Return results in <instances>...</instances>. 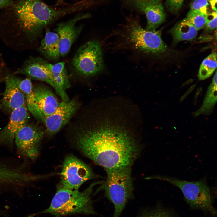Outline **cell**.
Wrapping results in <instances>:
<instances>
[{
    "instance_id": "ffe728a7",
    "label": "cell",
    "mask_w": 217,
    "mask_h": 217,
    "mask_svg": "<svg viewBox=\"0 0 217 217\" xmlns=\"http://www.w3.org/2000/svg\"><path fill=\"white\" fill-rule=\"evenodd\" d=\"M198 30L185 18L178 22L170 30L174 41L175 42L195 39Z\"/></svg>"
},
{
    "instance_id": "7402d4cb",
    "label": "cell",
    "mask_w": 217,
    "mask_h": 217,
    "mask_svg": "<svg viewBox=\"0 0 217 217\" xmlns=\"http://www.w3.org/2000/svg\"><path fill=\"white\" fill-rule=\"evenodd\" d=\"M217 67V54L213 52L206 58L200 66L198 78L200 80L206 79L211 76Z\"/></svg>"
},
{
    "instance_id": "5bb4252c",
    "label": "cell",
    "mask_w": 217,
    "mask_h": 217,
    "mask_svg": "<svg viewBox=\"0 0 217 217\" xmlns=\"http://www.w3.org/2000/svg\"><path fill=\"white\" fill-rule=\"evenodd\" d=\"M161 1V0H133L135 6L146 15V30H155L164 21L165 14Z\"/></svg>"
},
{
    "instance_id": "f1b7e54d",
    "label": "cell",
    "mask_w": 217,
    "mask_h": 217,
    "mask_svg": "<svg viewBox=\"0 0 217 217\" xmlns=\"http://www.w3.org/2000/svg\"><path fill=\"white\" fill-rule=\"evenodd\" d=\"M196 85L194 84L182 96L181 98L180 101V102H181L183 101L187 96L193 90L194 88L196 86Z\"/></svg>"
},
{
    "instance_id": "ba28073f",
    "label": "cell",
    "mask_w": 217,
    "mask_h": 217,
    "mask_svg": "<svg viewBox=\"0 0 217 217\" xmlns=\"http://www.w3.org/2000/svg\"><path fill=\"white\" fill-rule=\"evenodd\" d=\"M95 177L88 165L74 156L69 155L63 163L60 186L68 190H78L86 181Z\"/></svg>"
},
{
    "instance_id": "8fae6325",
    "label": "cell",
    "mask_w": 217,
    "mask_h": 217,
    "mask_svg": "<svg viewBox=\"0 0 217 217\" xmlns=\"http://www.w3.org/2000/svg\"><path fill=\"white\" fill-rule=\"evenodd\" d=\"M29 118L27 106L12 111L7 125L0 131V145L13 148L16 134L21 128L28 123Z\"/></svg>"
},
{
    "instance_id": "7a4b0ae2",
    "label": "cell",
    "mask_w": 217,
    "mask_h": 217,
    "mask_svg": "<svg viewBox=\"0 0 217 217\" xmlns=\"http://www.w3.org/2000/svg\"><path fill=\"white\" fill-rule=\"evenodd\" d=\"M13 1L1 15L18 27L31 41L40 36L46 27L71 12L68 6L55 8L42 0Z\"/></svg>"
},
{
    "instance_id": "d6986e66",
    "label": "cell",
    "mask_w": 217,
    "mask_h": 217,
    "mask_svg": "<svg viewBox=\"0 0 217 217\" xmlns=\"http://www.w3.org/2000/svg\"><path fill=\"white\" fill-rule=\"evenodd\" d=\"M59 44L58 34L47 30L37 50L46 58L52 61H57L60 57Z\"/></svg>"
},
{
    "instance_id": "603a6c76",
    "label": "cell",
    "mask_w": 217,
    "mask_h": 217,
    "mask_svg": "<svg viewBox=\"0 0 217 217\" xmlns=\"http://www.w3.org/2000/svg\"><path fill=\"white\" fill-rule=\"evenodd\" d=\"M205 16L201 14L190 10L186 18L198 30L204 28L205 26Z\"/></svg>"
},
{
    "instance_id": "5b68a950",
    "label": "cell",
    "mask_w": 217,
    "mask_h": 217,
    "mask_svg": "<svg viewBox=\"0 0 217 217\" xmlns=\"http://www.w3.org/2000/svg\"><path fill=\"white\" fill-rule=\"evenodd\" d=\"M154 178L167 181L178 187L181 191L188 204L192 208L216 215L213 200L206 178L189 181L166 176H157Z\"/></svg>"
},
{
    "instance_id": "d4e9b609",
    "label": "cell",
    "mask_w": 217,
    "mask_h": 217,
    "mask_svg": "<svg viewBox=\"0 0 217 217\" xmlns=\"http://www.w3.org/2000/svg\"><path fill=\"white\" fill-rule=\"evenodd\" d=\"M208 5L207 0H192L190 5V10L206 16L208 14Z\"/></svg>"
},
{
    "instance_id": "e0dca14e",
    "label": "cell",
    "mask_w": 217,
    "mask_h": 217,
    "mask_svg": "<svg viewBox=\"0 0 217 217\" xmlns=\"http://www.w3.org/2000/svg\"><path fill=\"white\" fill-rule=\"evenodd\" d=\"M47 66L51 70L54 79V87L56 93L63 101H69L66 90L70 86L67 72L64 61L52 64L48 62Z\"/></svg>"
},
{
    "instance_id": "4dcf8cb0",
    "label": "cell",
    "mask_w": 217,
    "mask_h": 217,
    "mask_svg": "<svg viewBox=\"0 0 217 217\" xmlns=\"http://www.w3.org/2000/svg\"><path fill=\"white\" fill-rule=\"evenodd\" d=\"M202 89L201 87H199L197 89L196 91L194 99V102L195 105L197 104L198 96L202 92Z\"/></svg>"
},
{
    "instance_id": "277c9868",
    "label": "cell",
    "mask_w": 217,
    "mask_h": 217,
    "mask_svg": "<svg viewBox=\"0 0 217 217\" xmlns=\"http://www.w3.org/2000/svg\"><path fill=\"white\" fill-rule=\"evenodd\" d=\"M105 194L114 207L113 217H119L128 202L133 198L131 167L105 169Z\"/></svg>"
},
{
    "instance_id": "83f0119b",
    "label": "cell",
    "mask_w": 217,
    "mask_h": 217,
    "mask_svg": "<svg viewBox=\"0 0 217 217\" xmlns=\"http://www.w3.org/2000/svg\"><path fill=\"white\" fill-rule=\"evenodd\" d=\"M13 0H0V8H5L11 6Z\"/></svg>"
},
{
    "instance_id": "7c38bea8",
    "label": "cell",
    "mask_w": 217,
    "mask_h": 217,
    "mask_svg": "<svg viewBox=\"0 0 217 217\" xmlns=\"http://www.w3.org/2000/svg\"><path fill=\"white\" fill-rule=\"evenodd\" d=\"M48 63L40 57H30L14 74H24L30 78L45 82L54 87L53 76L48 67Z\"/></svg>"
},
{
    "instance_id": "44dd1931",
    "label": "cell",
    "mask_w": 217,
    "mask_h": 217,
    "mask_svg": "<svg viewBox=\"0 0 217 217\" xmlns=\"http://www.w3.org/2000/svg\"><path fill=\"white\" fill-rule=\"evenodd\" d=\"M217 71H215L212 83L209 86L202 105L197 111L193 112V115L195 116L203 114H210L217 102Z\"/></svg>"
},
{
    "instance_id": "cb8c5ba5",
    "label": "cell",
    "mask_w": 217,
    "mask_h": 217,
    "mask_svg": "<svg viewBox=\"0 0 217 217\" xmlns=\"http://www.w3.org/2000/svg\"><path fill=\"white\" fill-rule=\"evenodd\" d=\"M137 217H174L169 211L162 209L155 208L141 212Z\"/></svg>"
},
{
    "instance_id": "3957f363",
    "label": "cell",
    "mask_w": 217,
    "mask_h": 217,
    "mask_svg": "<svg viewBox=\"0 0 217 217\" xmlns=\"http://www.w3.org/2000/svg\"><path fill=\"white\" fill-rule=\"evenodd\" d=\"M99 183H92L81 192L59 186L49 207L38 214H50L55 217L75 214L97 215L93 207L90 196L93 187Z\"/></svg>"
},
{
    "instance_id": "8992f818",
    "label": "cell",
    "mask_w": 217,
    "mask_h": 217,
    "mask_svg": "<svg viewBox=\"0 0 217 217\" xmlns=\"http://www.w3.org/2000/svg\"><path fill=\"white\" fill-rule=\"evenodd\" d=\"M124 37L133 48L145 53L158 54L165 52L167 49L161 38V31L143 29L136 22L127 26Z\"/></svg>"
},
{
    "instance_id": "2e32d148",
    "label": "cell",
    "mask_w": 217,
    "mask_h": 217,
    "mask_svg": "<svg viewBox=\"0 0 217 217\" xmlns=\"http://www.w3.org/2000/svg\"><path fill=\"white\" fill-rule=\"evenodd\" d=\"M33 89L39 108L45 118L53 113L59 103L52 91L41 85L33 87Z\"/></svg>"
},
{
    "instance_id": "9c48e42d",
    "label": "cell",
    "mask_w": 217,
    "mask_h": 217,
    "mask_svg": "<svg viewBox=\"0 0 217 217\" xmlns=\"http://www.w3.org/2000/svg\"><path fill=\"white\" fill-rule=\"evenodd\" d=\"M44 131L38 126L28 123L16 134L14 140L16 149L22 156L32 160L38 156Z\"/></svg>"
},
{
    "instance_id": "ac0fdd59",
    "label": "cell",
    "mask_w": 217,
    "mask_h": 217,
    "mask_svg": "<svg viewBox=\"0 0 217 217\" xmlns=\"http://www.w3.org/2000/svg\"><path fill=\"white\" fill-rule=\"evenodd\" d=\"M16 82L24 95L28 110L36 119L45 124V118L40 111L37 104L30 78L21 79L16 77Z\"/></svg>"
},
{
    "instance_id": "52a82bcc",
    "label": "cell",
    "mask_w": 217,
    "mask_h": 217,
    "mask_svg": "<svg viewBox=\"0 0 217 217\" xmlns=\"http://www.w3.org/2000/svg\"><path fill=\"white\" fill-rule=\"evenodd\" d=\"M72 64L78 73L85 76H93L102 71L104 65L99 42L92 40L82 45L76 52Z\"/></svg>"
},
{
    "instance_id": "f546056e",
    "label": "cell",
    "mask_w": 217,
    "mask_h": 217,
    "mask_svg": "<svg viewBox=\"0 0 217 217\" xmlns=\"http://www.w3.org/2000/svg\"><path fill=\"white\" fill-rule=\"evenodd\" d=\"M208 2H209L212 8L214 11H217L216 8V5L217 2V0H207Z\"/></svg>"
},
{
    "instance_id": "4fadbf2b",
    "label": "cell",
    "mask_w": 217,
    "mask_h": 217,
    "mask_svg": "<svg viewBox=\"0 0 217 217\" xmlns=\"http://www.w3.org/2000/svg\"><path fill=\"white\" fill-rule=\"evenodd\" d=\"M77 107V102L74 99L59 103L55 111L45 118L44 124L47 133L52 134L58 131L68 122Z\"/></svg>"
},
{
    "instance_id": "4316f807",
    "label": "cell",
    "mask_w": 217,
    "mask_h": 217,
    "mask_svg": "<svg viewBox=\"0 0 217 217\" xmlns=\"http://www.w3.org/2000/svg\"><path fill=\"white\" fill-rule=\"evenodd\" d=\"M184 0H166V6L171 12L176 13L181 8Z\"/></svg>"
},
{
    "instance_id": "1f68e13d",
    "label": "cell",
    "mask_w": 217,
    "mask_h": 217,
    "mask_svg": "<svg viewBox=\"0 0 217 217\" xmlns=\"http://www.w3.org/2000/svg\"><path fill=\"white\" fill-rule=\"evenodd\" d=\"M193 81V80L192 79L189 80L186 82H185L184 83H183L181 86V87H184V86H187V85L192 82Z\"/></svg>"
},
{
    "instance_id": "d6a6232c",
    "label": "cell",
    "mask_w": 217,
    "mask_h": 217,
    "mask_svg": "<svg viewBox=\"0 0 217 217\" xmlns=\"http://www.w3.org/2000/svg\"><path fill=\"white\" fill-rule=\"evenodd\" d=\"M2 80V78H1V77L0 76V82H1ZM1 108V105L0 104V108Z\"/></svg>"
},
{
    "instance_id": "484cf974",
    "label": "cell",
    "mask_w": 217,
    "mask_h": 217,
    "mask_svg": "<svg viewBox=\"0 0 217 217\" xmlns=\"http://www.w3.org/2000/svg\"><path fill=\"white\" fill-rule=\"evenodd\" d=\"M206 28L210 30H213L217 27V11H214L208 13L206 16Z\"/></svg>"
},
{
    "instance_id": "9a60e30c",
    "label": "cell",
    "mask_w": 217,
    "mask_h": 217,
    "mask_svg": "<svg viewBox=\"0 0 217 217\" xmlns=\"http://www.w3.org/2000/svg\"><path fill=\"white\" fill-rule=\"evenodd\" d=\"M16 77L13 75L7 74L4 78L5 89L2 102L5 109L10 113L16 108L27 106L24 95L16 82Z\"/></svg>"
},
{
    "instance_id": "30bf717a",
    "label": "cell",
    "mask_w": 217,
    "mask_h": 217,
    "mask_svg": "<svg viewBox=\"0 0 217 217\" xmlns=\"http://www.w3.org/2000/svg\"><path fill=\"white\" fill-rule=\"evenodd\" d=\"M91 16L89 13H80L67 21L57 24L54 31L59 36L60 57H64L68 53L72 45L82 31V25L77 26V22L89 18Z\"/></svg>"
},
{
    "instance_id": "6da1fadb",
    "label": "cell",
    "mask_w": 217,
    "mask_h": 217,
    "mask_svg": "<svg viewBox=\"0 0 217 217\" xmlns=\"http://www.w3.org/2000/svg\"><path fill=\"white\" fill-rule=\"evenodd\" d=\"M74 143L80 152L105 169L131 167L141 149L130 132L106 122L79 132Z\"/></svg>"
}]
</instances>
